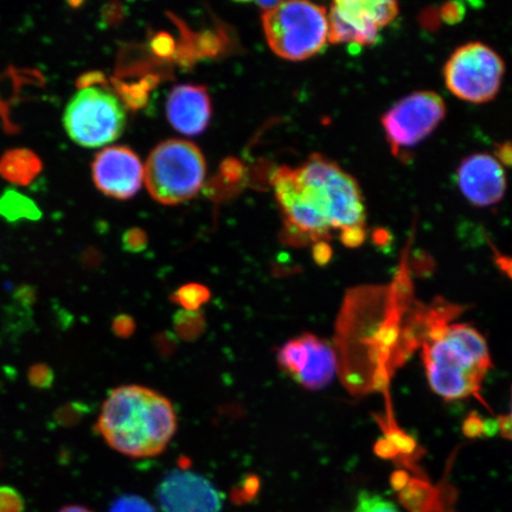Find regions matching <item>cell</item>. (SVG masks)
Segmentation results:
<instances>
[{"mask_svg":"<svg viewBox=\"0 0 512 512\" xmlns=\"http://www.w3.org/2000/svg\"><path fill=\"white\" fill-rule=\"evenodd\" d=\"M176 430L177 415L170 400L137 384L112 390L96 422V431L108 446L136 459L164 452Z\"/></svg>","mask_w":512,"mask_h":512,"instance_id":"6da1fadb","label":"cell"},{"mask_svg":"<svg viewBox=\"0 0 512 512\" xmlns=\"http://www.w3.org/2000/svg\"><path fill=\"white\" fill-rule=\"evenodd\" d=\"M422 361L431 389L445 400L477 394L492 368L488 343L467 324L433 326L422 345Z\"/></svg>","mask_w":512,"mask_h":512,"instance_id":"7a4b0ae2","label":"cell"},{"mask_svg":"<svg viewBox=\"0 0 512 512\" xmlns=\"http://www.w3.org/2000/svg\"><path fill=\"white\" fill-rule=\"evenodd\" d=\"M300 184L332 229H366L367 213L360 185L341 166L313 153L296 169Z\"/></svg>","mask_w":512,"mask_h":512,"instance_id":"3957f363","label":"cell"},{"mask_svg":"<svg viewBox=\"0 0 512 512\" xmlns=\"http://www.w3.org/2000/svg\"><path fill=\"white\" fill-rule=\"evenodd\" d=\"M206 172V159L195 144L171 139L150 153L144 166V182L157 202L176 206L201 191Z\"/></svg>","mask_w":512,"mask_h":512,"instance_id":"277c9868","label":"cell"},{"mask_svg":"<svg viewBox=\"0 0 512 512\" xmlns=\"http://www.w3.org/2000/svg\"><path fill=\"white\" fill-rule=\"evenodd\" d=\"M268 46L281 59L304 61L329 42L328 11L310 2H278L262 12Z\"/></svg>","mask_w":512,"mask_h":512,"instance_id":"5b68a950","label":"cell"},{"mask_svg":"<svg viewBox=\"0 0 512 512\" xmlns=\"http://www.w3.org/2000/svg\"><path fill=\"white\" fill-rule=\"evenodd\" d=\"M63 124L74 143L94 149L123 134L126 112L117 96L101 87H82L68 102Z\"/></svg>","mask_w":512,"mask_h":512,"instance_id":"8992f818","label":"cell"},{"mask_svg":"<svg viewBox=\"0 0 512 512\" xmlns=\"http://www.w3.org/2000/svg\"><path fill=\"white\" fill-rule=\"evenodd\" d=\"M505 64L484 43L471 42L458 48L446 62L444 78L448 91L471 104H485L501 89Z\"/></svg>","mask_w":512,"mask_h":512,"instance_id":"52a82bcc","label":"cell"},{"mask_svg":"<svg viewBox=\"0 0 512 512\" xmlns=\"http://www.w3.org/2000/svg\"><path fill=\"white\" fill-rule=\"evenodd\" d=\"M446 117L443 98L434 92H416L401 99L381 119L394 155L412 149L437 130Z\"/></svg>","mask_w":512,"mask_h":512,"instance_id":"ba28073f","label":"cell"},{"mask_svg":"<svg viewBox=\"0 0 512 512\" xmlns=\"http://www.w3.org/2000/svg\"><path fill=\"white\" fill-rule=\"evenodd\" d=\"M399 15L393 0H338L328 12L329 42L371 47L380 38V30Z\"/></svg>","mask_w":512,"mask_h":512,"instance_id":"9c48e42d","label":"cell"},{"mask_svg":"<svg viewBox=\"0 0 512 512\" xmlns=\"http://www.w3.org/2000/svg\"><path fill=\"white\" fill-rule=\"evenodd\" d=\"M275 196L285 215L287 233L294 242H323L329 239L331 226L307 196L296 169L281 166L274 172Z\"/></svg>","mask_w":512,"mask_h":512,"instance_id":"30bf717a","label":"cell"},{"mask_svg":"<svg viewBox=\"0 0 512 512\" xmlns=\"http://www.w3.org/2000/svg\"><path fill=\"white\" fill-rule=\"evenodd\" d=\"M278 367L309 390L328 387L337 371V356L329 342L304 334L284 343L277 354Z\"/></svg>","mask_w":512,"mask_h":512,"instance_id":"8fae6325","label":"cell"},{"mask_svg":"<svg viewBox=\"0 0 512 512\" xmlns=\"http://www.w3.org/2000/svg\"><path fill=\"white\" fill-rule=\"evenodd\" d=\"M95 187L115 200H128L142 188L144 165L136 152L111 146L95 156L92 164Z\"/></svg>","mask_w":512,"mask_h":512,"instance_id":"7c38bea8","label":"cell"},{"mask_svg":"<svg viewBox=\"0 0 512 512\" xmlns=\"http://www.w3.org/2000/svg\"><path fill=\"white\" fill-rule=\"evenodd\" d=\"M457 184L473 206L492 207L503 200L507 191V175L495 156L475 153L459 165Z\"/></svg>","mask_w":512,"mask_h":512,"instance_id":"4fadbf2b","label":"cell"},{"mask_svg":"<svg viewBox=\"0 0 512 512\" xmlns=\"http://www.w3.org/2000/svg\"><path fill=\"white\" fill-rule=\"evenodd\" d=\"M164 512H220L222 499L208 479L185 471H172L158 489Z\"/></svg>","mask_w":512,"mask_h":512,"instance_id":"5bb4252c","label":"cell"},{"mask_svg":"<svg viewBox=\"0 0 512 512\" xmlns=\"http://www.w3.org/2000/svg\"><path fill=\"white\" fill-rule=\"evenodd\" d=\"M166 114L178 132L196 136L206 131L211 118V102L206 87L182 85L172 89Z\"/></svg>","mask_w":512,"mask_h":512,"instance_id":"9a60e30c","label":"cell"},{"mask_svg":"<svg viewBox=\"0 0 512 512\" xmlns=\"http://www.w3.org/2000/svg\"><path fill=\"white\" fill-rule=\"evenodd\" d=\"M42 160L29 149H11L0 157V177L18 187H28L40 176Z\"/></svg>","mask_w":512,"mask_h":512,"instance_id":"2e32d148","label":"cell"},{"mask_svg":"<svg viewBox=\"0 0 512 512\" xmlns=\"http://www.w3.org/2000/svg\"><path fill=\"white\" fill-rule=\"evenodd\" d=\"M209 288L202 284H187L171 294V300L182 306L184 311H198L210 300Z\"/></svg>","mask_w":512,"mask_h":512,"instance_id":"e0dca14e","label":"cell"},{"mask_svg":"<svg viewBox=\"0 0 512 512\" xmlns=\"http://www.w3.org/2000/svg\"><path fill=\"white\" fill-rule=\"evenodd\" d=\"M352 512H401L393 502L374 494V492L361 491L356 499Z\"/></svg>","mask_w":512,"mask_h":512,"instance_id":"ac0fdd59","label":"cell"},{"mask_svg":"<svg viewBox=\"0 0 512 512\" xmlns=\"http://www.w3.org/2000/svg\"><path fill=\"white\" fill-rule=\"evenodd\" d=\"M176 330L185 339L200 336L204 328V318L198 311H181L175 319Z\"/></svg>","mask_w":512,"mask_h":512,"instance_id":"d6986e66","label":"cell"},{"mask_svg":"<svg viewBox=\"0 0 512 512\" xmlns=\"http://www.w3.org/2000/svg\"><path fill=\"white\" fill-rule=\"evenodd\" d=\"M110 512H156L152 505L144 498L126 495L117 499Z\"/></svg>","mask_w":512,"mask_h":512,"instance_id":"ffe728a7","label":"cell"},{"mask_svg":"<svg viewBox=\"0 0 512 512\" xmlns=\"http://www.w3.org/2000/svg\"><path fill=\"white\" fill-rule=\"evenodd\" d=\"M25 502L21 494L11 486H0V512H24Z\"/></svg>","mask_w":512,"mask_h":512,"instance_id":"44dd1931","label":"cell"},{"mask_svg":"<svg viewBox=\"0 0 512 512\" xmlns=\"http://www.w3.org/2000/svg\"><path fill=\"white\" fill-rule=\"evenodd\" d=\"M463 432L467 438H479L485 435V420L476 412L467 415L464 421Z\"/></svg>","mask_w":512,"mask_h":512,"instance_id":"7402d4cb","label":"cell"},{"mask_svg":"<svg viewBox=\"0 0 512 512\" xmlns=\"http://www.w3.org/2000/svg\"><path fill=\"white\" fill-rule=\"evenodd\" d=\"M29 379L36 387H48L53 382V373L46 366L32 367L29 374Z\"/></svg>","mask_w":512,"mask_h":512,"instance_id":"603a6c76","label":"cell"},{"mask_svg":"<svg viewBox=\"0 0 512 512\" xmlns=\"http://www.w3.org/2000/svg\"><path fill=\"white\" fill-rule=\"evenodd\" d=\"M331 256V247L326 241L315 243V246H313V258H315L318 265L324 266L328 264Z\"/></svg>","mask_w":512,"mask_h":512,"instance_id":"cb8c5ba5","label":"cell"},{"mask_svg":"<svg viewBox=\"0 0 512 512\" xmlns=\"http://www.w3.org/2000/svg\"><path fill=\"white\" fill-rule=\"evenodd\" d=\"M375 452L377 453V456L381 458L386 459H393L395 457H398L399 452L396 451V448L390 441L384 437L381 438L379 441H377L375 446Z\"/></svg>","mask_w":512,"mask_h":512,"instance_id":"d4e9b609","label":"cell"},{"mask_svg":"<svg viewBox=\"0 0 512 512\" xmlns=\"http://www.w3.org/2000/svg\"><path fill=\"white\" fill-rule=\"evenodd\" d=\"M125 241L126 247L131 248L132 251L136 252L139 251V249L144 248L146 239L140 230H132V232L126 235Z\"/></svg>","mask_w":512,"mask_h":512,"instance_id":"484cf974","label":"cell"},{"mask_svg":"<svg viewBox=\"0 0 512 512\" xmlns=\"http://www.w3.org/2000/svg\"><path fill=\"white\" fill-rule=\"evenodd\" d=\"M494 156L503 166L512 168V143L498 145Z\"/></svg>","mask_w":512,"mask_h":512,"instance_id":"4316f807","label":"cell"},{"mask_svg":"<svg viewBox=\"0 0 512 512\" xmlns=\"http://www.w3.org/2000/svg\"><path fill=\"white\" fill-rule=\"evenodd\" d=\"M499 432L503 438L512 440V392H511V413L507 416H501L499 419Z\"/></svg>","mask_w":512,"mask_h":512,"instance_id":"83f0119b","label":"cell"},{"mask_svg":"<svg viewBox=\"0 0 512 512\" xmlns=\"http://www.w3.org/2000/svg\"><path fill=\"white\" fill-rule=\"evenodd\" d=\"M171 40L170 37L164 35L157 37L155 41V50L158 54H169L171 51Z\"/></svg>","mask_w":512,"mask_h":512,"instance_id":"f1b7e54d","label":"cell"},{"mask_svg":"<svg viewBox=\"0 0 512 512\" xmlns=\"http://www.w3.org/2000/svg\"><path fill=\"white\" fill-rule=\"evenodd\" d=\"M496 264L501 270L512 279V258L497 254Z\"/></svg>","mask_w":512,"mask_h":512,"instance_id":"f546056e","label":"cell"},{"mask_svg":"<svg viewBox=\"0 0 512 512\" xmlns=\"http://www.w3.org/2000/svg\"><path fill=\"white\" fill-rule=\"evenodd\" d=\"M114 329H115V332H117V334H119L121 336H127L128 334H131V332L133 330L132 320L130 319V320H128V322H126V317H125V324H123V320H121V317H120V319L115 320Z\"/></svg>","mask_w":512,"mask_h":512,"instance_id":"4dcf8cb0","label":"cell"},{"mask_svg":"<svg viewBox=\"0 0 512 512\" xmlns=\"http://www.w3.org/2000/svg\"><path fill=\"white\" fill-rule=\"evenodd\" d=\"M59 512H94L91 509L82 507V505H67L63 507Z\"/></svg>","mask_w":512,"mask_h":512,"instance_id":"1f68e13d","label":"cell"}]
</instances>
